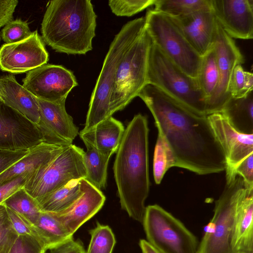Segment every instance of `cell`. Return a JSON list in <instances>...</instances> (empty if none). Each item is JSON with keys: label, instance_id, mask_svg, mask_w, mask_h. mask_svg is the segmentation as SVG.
Returning a JSON list of instances; mask_svg holds the SVG:
<instances>
[{"label": "cell", "instance_id": "cell-34", "mask_svg": "<svg viewBox=\"0 0 253 253\" xmlns=\"http://www.w3.org/2000/svg\"><path fill=\"white\" fill-rule=\"evenodd\" d=\"M32 32L26 21L17 19L11 20L3 27L0 36L5 43L10 44L25 40Z\"/></svg>", "mask_w": 253, "mask_h": 253}, {"label": "cell", "instance_id": "cell-31", "mask_svg": "<svg viewBox=\"0 0 253 253\" xmlns=\"http://www.w3.org/2000/svg\"><path fill=\"white\" fill-rule=\"evenodd\" d=\"M173 167H176V163L172 153L158 135L153 160V175L156 183L160 184L167 170Z\"/></svg>", "mask_w": 253, "mask_h": 253}, {"label": "cell", "instance_id": "cell-19", "mask_svg": "<svg viewBox=\"0 0 253 253\" xmlns=\"http://www.w3.org/2000/svg\"><path fill=\"white\" fill-rule=\"evenodd\" d=\"M81 183L84 193L76 202L64 212L53 213L73 235L102 208L105 201L101 190L85 178L81 179Z\"/></svg>", "mask_w": 253, "mask_h": 253}, {"label": "cell", "instance_id": "cell-35", "mask_svg": "<svg viewBox=\"0 0 253 253\" xmlns=\"http://www.w3.org/2000/svg\"><path fill=\"white\" fill-rule=\"evenodd\" d=\"M155 0H110L112 12L118 16H131L154 5Z\"/></svg>", "mask_w": 253, "mask_h": 253}, {"label": "cell", "instance_id": "cell-43", "mask_svg": "<svg viewBox=\"0 0 253 253\" xmlns=\"http://www.w3.org/2000/svg\"><path fill=\"white\" fill-rule=\"evenodd\" d=\"M49 250L48 253H85L82 241L73 238Z\"/></svg>", "mask_w": 253, "mask_h": 253}, {"label": "cell", "instance_id": "cell-10", "mask_svg": "<svg viewBox=\"0 0 253 253\" xmlns=\"http://www.w3.org/2000/svg\"><path fill=\"white\" fill-rule=\"evenodd\" d=\"M245 186L243 179L238 175L232 181L226 183L215 201L213 217L206 227L198 253H235L231 245L234 214Z\"/></svg>", "mask_w": 253, "mask_h": 253}, {"label": "cell", "instance_id": "cell-8", "mask_svg": "<svg viewBox=\"0 0 253 253\" xmlns=\"http://www.w3.org/2000/svg\"><path fill=\"white\" fill-rule=\"evenodd\" d=\"M84 152L73 144L65 147L51 160L35 170L23 188L37 200L72 180L85 178Z\"/></svg>", "mask_w": 253, "mask_h": 253}, {"label": "cell", "instance_id": "cell-28", "mask_svg": "<svg viewBox=\"0 0 253 253\" xmlns=\"http://www.w3.org/2000/svg\"><path fill=\"white\" fill-rule=\"evenodd\" d=\"M219 79L216 55L213 45L203 56L197 81L206 101L216 88Z\"/></svg>", "mask_w": 253, "mask_h": 253}, {"label": "cell", "instance_id": "cell-29", "mask_svg": "<svg viewBox=\"0 0 253 253\" xmlns=\"http://www.w3.org/2000/svg\"><path fill=\"white\" fill-rule=\"evenodd\" d=\"M3 204L34 225L41 212L37 200L22 187L10 195Z\"/></svg>", "mask_w": 253, "mask_h": 253}, {"label": "cell", "instance_id": "cell-17", "mask_svg": "<svg viewBox=\"0 0 253 253\" xmlns=\"http://www.w3.org/2000/svg\"><path fill=\"white\" fill-rule=\"evenodd\" d=\"M216 20L231 38H253V0H210Z\"/></svg>", "mask_w": 253, "mask_h": 253}, {"label": "cell", "instance_id": "cell-3", "mask_svg": "<svg viewBox=\"0 0 253 253\" xmlns=\"http://www.w3.org/2000/svg\"><path fill=\"white\" fill-rule=\"evenodd\" d=\"M96 15L89 0H53L43 15V42L57 52L85 54L92 49Z\"/></svg>", "mask_w": 253, "mask_h": 253}, {"label": "cell", "instance_id": "cell-23", "mask_svg": "<svg viewBox=\"0 0 253 253\" xmlns=\"http://www.w3.org/2000/svg\"><path fill=\"white\" fill-rule=\"evenodd\" d=\"M66 146L42 142L31 148L23 158L0 174V185L36 170L51 160Z\"/></svg>", "mask_w": 253, "mask_h": 253}, {"label": "cell", "instance_id": "cell-39", "mask_svg": "<svg viewBox=\"0 0 253 253\" xmlns=\"http://www.w3.org/2000/svg\"><path fill=\"white\" fill-rule=\"evenodd\" d=\"M34 171L26 172L0 185V204L17 190L23 187Z\"/></svg>", "mask_w": 253, "mask_h": 253}, {"label": "cell", "instance_id": "cell-26", "mask_svg": "<svg viewBox=\"0 0 253 253\" xmlns=\"http://www.w3.org/2000/svg\"><path fill=\"white\" fill-rule=\"evenodd\" d=\"M33 225L40 242L46 251L73 238V235L52 212L41 211Z\"/></svg>", "mask_w": 253, "mask_h": 253}, {"label": "cell", "instance_id": "cell-45", "mask_svg": "<svg viewBox=\"0 0 253 253\" xmlns=\"http://www.w3.org/2000/svg\"><path fill=\"white\" fill-rule=\"evenodd\" d=\"M0 41H1V36H0Z\"/></svg>", "mask_w": 253, "mask_h": 253}, {"label": "cell", "instance_id": "cell-32", "mask_svg": "<svg viewBox=\"0 0 253 253\" xmlns=\"http://www.w3.org/2000/svg\"><path fill=\"white\" fill-rule=\"evenodd\" d=\"M90 241L85 253H112L116 244L114 234L110 227L97 223L89 230Z\"/></svg>", "mask_w": 253, "mask_h": 253}, {"label": "cell", "instance_id": "cell-4", "mask_svg": "<svg viewBox=\"0 0 253 253\" xmlns=\"http://www.w3.org/2000/svg\"><path fill=\"white\" fill-rule=\"evenodd\" d=\"M145 23V17L136 18L125 24L115 35L92 92L83 130H88L112 116L111 101L118 67L128 48L144 29Z\"/></svg>", "mask_w": 253, "mask_h": 253}, {"label": "cell", "instance_id": "cell-46", "mask_svg": "<svg viewBox=\"0 0 253 253\" xmlns=\"http://www.w3.org/2000/svg\"></svg>", "mask_w": 253, "mask_h": 253}, {"label": "cell", "instance_id": "cell-13", "mask_svg": "<svg viewBox=\"0 0 253 253\" xmlns=\"http://www.w3.org/2000/svg\"><path fill=\"white\" fill-rule=\"evenodd\" d=\"M208 118L225 157L226 183H229L237 176V166L253 154V134L238 132L220 112L209 115Z\"/></svg>", "mask_w": 253, "mask_h": 253}, {"label": "cell", "instance_id": "cell-7", "mask_svg": "<svg viewBox=\"0 0 253 253\" xmlns=\"http://www.w3.org/2000/svg\"><path fill=\"white\" fill-rule=\"evenodd\" d=\"M152 42L145 28L123 57L117 70L111 114L125 108L146 84L148 60Z\"/></svg>", "mask_w": 253, "mask_h": 253}, {"label": "cell", "instance_id": "cell-20", "mask_svg": "<svg viewBox=\"0 0 253 253\" xmlns=\"http://www.w3.org/2000/svg\"><path fill=\"white\" fill-rule=\"evenodd\" d=\"M253 185L245 183L234 214L231 245L235 253H253Z\"/></svg>", "mask_w": 253, "mask_h": 253}, {"label": "cell", "instance_id": "cell-25", "mask_svg": "<svg viewBox=\"0 0 253 253\" xmlns=\"http://www.w3.org/2000/svg\"><path fill=\"white\" fill-rule=\"evenodd\" d=\"M83 193L81 179H75L37 200L42 211L61 213L71 208Z\"/></svg>", "mask_w": 253, "mask_h": 253}, {"label": "cell", "instance_id": "cell-9", "mask_svg": "<svg viewBox=\"0 0 253 253\" xmlns=\"http://www.w3.org/2000/svg\"><path fill=\"white\" fill-rule=\"evenodd\" d=\"M142 223L147 241L162 253H198L196 237L160 206L146 207Z\"/></svg>", "mask_w": 253, "mask_h": 253}, {"label": "cell", "instance_id": "cell-6", "mask_svg": "<svg viewBox=\"0 0 253 253\" xmlns=\"http://www.w3.org/2000/svg\"><path fill=\"white\" fill-rule=\"evenodd\" d=\"M145 28L152 42L182 71L197 80L201 56L168 15L153 9L147 11Z\"/></svg>", "mask_w": 253, "mask_h": 253}, {"label": "cell", "instance_id": "cell-36", "mask_svg": "<svg viewBox=\"0 0 253 253\" xmlns=\"http://www.w3.org/2000/svg\"><path fill=\"white\" fill-rule=\"evenodd\" d=\"M40 242L29 235H19L8 253H45Z\"/></svg>", "mask_w": 253, "mask_h": 253}, {"label": "cell", "instance_id": "cell-15", "mask_svg": "<svg viewBox=\"0 0 253 253\" xmlns=\"http://www.w3.org/2000/svg\"><path fill=\"white\" fill-rule=\"evenodd\" d=\"M48 53L37 31L27 39L0 47V69L12 74L27 73L47 64Z\"/></svg>", "mask_w": 253, "mask_h": 253}, {"label": "cell", "instance_id": "cell-41", "mask_svg": "<svg viewBox=\"0 0 253 253\" xmlns=\"http://www.w3.org/2000/svg\"><path fill=\"white\" fill-rule=\"evenodd\" d=\"M236 175L242 177L244 182L250 185H253V154L242 161L236 168Z\"/></svg>", "mask_w": 253, "mask_h": 253}, {"label": "cell", "instance_id": "cell-27", "mask_svg": "<svg viewBox=\"0 0 253 253\" xmlns=\"http://www.w3.org/2000/svg\"><path fill=\"white\" fill-rule=\"evenodd\" d=\"M87 150L84 155L86 171L85 179L99 190L107 185V167L111 156L105 155L93 146L85 144Z\"/></svg>", "mask_w": 253, "mask_h": 253}, {"label": "cell", "instance_id": "cell-14", "mask_svg": "<svg viewBox=\"0 0 253 253\" xmlns=\"http://www.w3.org/2000/svg\"><path fill=\"white\" fill-rule=\"evenodd\" d=\"M42 142L37 125L0 102V151L30 149Z\"/></svg>", "mask_w": 253, "mask_h": 253}, {"label": "cell", "instance_id": "cell-24", "mask_svg": "<svg viewBox=\"0 0 253 253\" xmlns=\"http://www.w3.org/2000/svg\"><path fill=\"white\" fill-rule=\"evenodd\" d=\"M220 113L238 132L253 134V91L240 98L231 96Z\"/></svg>", "mask_w": 253, "mask_h": 253}, {"label": "cell", "instance_id": "cell-11", "mask_svg": "<svg viewBox=\"0 0 253 253\" xmlns=\"http://www.w3.org/2000/svg\"><path fill=\"white\" fill-rule=\"evenodd\" d=\"M213 46L216 55L219 79L216 89L206 101L207 116L220 112L231 97L229 87L234 69L236 66L245 62L243 55L233 39L223 31L218 23Z\"/></svg>", "mask_w": 253, "mask_h": 253}, {"label": "cell", "instance_id": "cell-42", "mask_svg": "<svg viewBox=\"0 0 253 253\" xmlns=\"http://www.w3.org/2000/svg\"><path fill=\"white\" fill-rule=\"evenodd\" d=\"M18 2L17 0H0V29L13 20Z\"/></svg>", "mask_w": 253, "mask_h": 253}, {"label": "cell", "instance_id": "cell-40", "mask_svg": "<svg viewBox=\"0 0 253 253\" xmlns=\"http://www.w3.org/2000/svg\"><path fill=\"white\" fill-rule=\"evenodd\" d=\"M30 149L0 151V174L23 158Z\"/></svg>", "mask_w": 253, "mask_h": 253}, {"label": "cell", "instance_id": "cell-1", "mask_svg": "<svg viewBox=\"0 0 253 253\" xmlns=\"http://www.w3.org/2000/svg\"><path fill=\"white\" fill-rule=\"evenodd\" d=\"M137 96L151 112L158 135L171 151L176 167L199 175L225 170V157L208 116L196 114L150 84Z\"/></svg>", "mask_w": 253, "mask_h": 253}, {"label": "cell", "instance_id": "cell-38", "mask_svg": "<svg viewBox=\"0 0 253 253\" xmlns=\"http://www.w3.org/2000/svg\"><path fill=\"white\" fill-rule=\"evenodd\" d=\"M6 209L11 222L18 236H31L34 237L39 241L38 236L35 230L34 225L30 223L25 219L13 210L8 208H6Z\"/></svg>", "mask_w": 253, "mask_h": 253}, {"label": "cell", "instance_id": "cell-21", "mask_svg": "<svg viewBox=\"0 0 253 253\" xmlns=\"http://www.w3.org/2000/svg\"><path fill=\"white\" fill-rule=\"evenodd\" d=\"M0 101L36 125L40 116L37 97L21 85L14 76L0 77Z\"/></svg>", "mask_w": 253, "mask_h": 253}, {"label": "cell", "instance_id": "cell-2", "mask_svg": "<svg viewBox=\"0 0 253 253\" xmlns=\"http://www.w3.org/2000/svg\"><path fill=\"white\" fill-rule=\"evenodd\" d=\"M147 118L134 116L125 128L113 166L121 208L142 223L150 190Z\"/></svg>", "mask_w": 253, "mask_h": 253}, {"label": "cell", "instance_id": "cell-37", "mask_svg": "<svg viewBox=\"0 0 253 253\" xmlns=\"http://www.w3.org/2000/svg\"><path fill=\"white\" fill-rule=\"evenodd\" d=\"M229 91L234 98H240L247 95L248 92L246 87L245 71L242 65H238L234 69L230 80Z\"/></svg>", "mask_w": 253, "mask_h": 253}, {"label": "cell", "instance_id": "cell-12", "mask_svg": "<svg viewBox=\"0 0 253 253\" xmlns=\"http://www.w3.org/2000/svg\"><path fill=\"white\" fill-rule=\"evenodd\" d=\"M22 85L37 98L51 102L66 98L78 83L73 72L61 65L45 64L28 72Z\"/></svg>", "mask_w": 253, "mask_h": 253}, {"label": "cell", "instance_id": "cell-33", "mask_svg": "<svg viewBox=\"0 0 253 253\" xmlns=\"http://www.w3.org/2000/svg\"><path fill=\"white\" fill-rule=\"evenodd\" d=\"M18 237L6 206L3 203L0 204V253H8Z\"/></svg>", "mask_w": 253, "mask_h": 253}, {"label": "cell", "instance_id": "cell-30", "mask_svg": "<svg viewBox=\"0 0 253 253\" xmlns=\"http://www.w3.org/2000/svg\"><path fill=\"white\" fill-rule=\"evenodd\" d=\"M155 10L171 17L211 8L210 0H155Z\"/></svg>", "mask_w": 253, "mask_h": 253}, {"label": "cell", "instance_id": "cell-5", "mask_svg": "<svg viewBox=\"0 0 253 253\" xmlns=\"http://www.w3.org/2000/svg\"><path fill=\"white\" fill-rule=\"evenodd\" d=\"M147 83L157 87L196 114L207 116L206 98L197 80L182 71L153 43L148 56Z\"/></svg>", "mask_w": 253, "mask_h": 253}, {"label": "cell", "instance_id": "cell-47", "mask_svg": "<svg viewBox=\"0 0 253 253\" xmlns=\"http://www.w3.org/2000/svg\"></svg>", "mask_w": 253, "mask_h": 253}, {"label": "cell", "instance_id": "cell-18", "mask_svg": "<svg viewBox=\"0 0 253 253\" xmlns=\"http://www.w3.org/2000/svg\"><path fill=\"white\" fill-rule=\"evenodd\" d=\"M169 17L201 56L212 47L217 23L211 8L185 15Z\"/></svg>", "mask_w": 253, "mask_h": 253}, {"label": "cell", "instance_id": "cell-44", "mask_svg": "<svg viewBox=\"0 0 253 253\" xmlns=\"http://www.w3.org/2000/svg\"><path fill=\"white\" fill-rule=\"evenodd\" d=\"M139 246L142 253H163L144 239L140 240Z\"/></svg>", "mask_w": 253, "mask_h": 253}, {"label": "cell", "instance_id": "cell-22", "mask_svg": "<svg viewBox=\"0 0 253 253\" xmlns=\"http://www.w3.org/2000/svg\"><path fill=\"white\" fill-rule=\"evenodd\" d=\"M125 130L123 124L111 116L88 130L83 129L80 136L84 144L111 156L116 153Z\"/></svg>", "mask_w": 253, "mask_h": 253}, {"label": "cell", "instance_id": "cell-16", "mask_svg": "<svg viewBox=\"0 0 253 253\" xmlns=\"http://www.w3.org/2000/svg\"><path fill=\"white\" fill-rule=\"evenodd\" d=\"M40 121L37 126L46 143L68 146L79 133L65 108L66 99L51 102L37 98Z\"/></svg>", "mask_w": 253, "mask_h": 253}]
</instances>
